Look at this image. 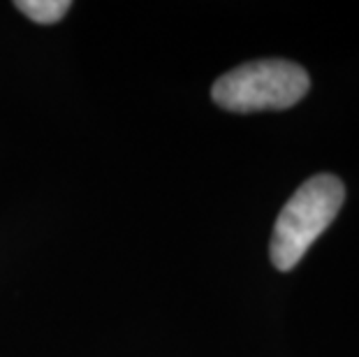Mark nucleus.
Returning a JSON list of instances; mask_svg holds the SVG:
<instances>
[{"label":"nucleus","instance_id":"f257e3e1","mask_svg":"<svg viewBox=\"0 0 359 357\" xmlns=\"http://www.w3.org/2000/svg\"><path fill=\"white\" fill-rule=\"evenodd\" d=\"M346 202V186L334 174H316L297 188L280 209L271 234V262L280 271L294 269L320 234L334 223Z\"/></svg>","mask_w":359,"mask_h":357},{"label":"nucleus","instance_id":"f03ea898","mask_svg":"<svg viewBox=\"0 0 359 357\" xmlns=\"http://www.w3.org/2000/svg\"><path fill=\"white\" fill-rule=\"evenodd\" d=\"M311 88V77L302 65L280 58L253 60L223 74L211 88L218 107L236 114L287 109Z\"/></svg>","mask_w":359,"mask_h":357},{"label":"nucleus","instance_id":"7ed1b4c3","mask_svg":"<svg viewBox=\"0 0 359 357\" xmlns=\"http://www.w3.org/2000/svg\"><path fill=\"white\" fill-rule=\"evenodd\" d=\"M67 0H19L17 10H21L35 24H56L70 10Z\"/></svg>","mask_w":359,"mask_h":357}]
</instances>
